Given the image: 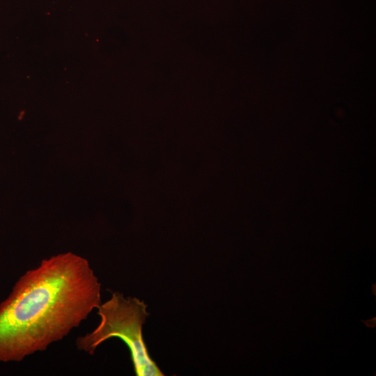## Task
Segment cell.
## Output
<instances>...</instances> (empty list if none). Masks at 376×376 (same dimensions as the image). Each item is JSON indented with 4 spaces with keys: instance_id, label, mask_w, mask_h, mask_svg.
Wrapping results in <instances>:
<instances>
[{
    "instance_id": "6da1fadb",
    "label": "cell",
    "mask_w": 376,
    "mask_h": 376,
    "mask_svg": "<svg viewBox=\"0 0 376 376\" xmlns=\"http://www.w3.org/2000/svg\"><path fill=\"white\" fill-rule=\"evenodd\" d=\"M87 259L71 252L26 271L0 304V361L19 362L68 336L101 304Z\"/></svg>"
},
{
    "instance_id": "7a4b0ae2",
    "label": "cell",
    "mask_w": 376,
    "mask_h": 376,
    "mask_svg": "<svg viewBox=\"0 0 376 376\" xmlns=\"http://www.w3.org/2000/svg\"><path fill=\"white\" fill-rule=\"evenodd\" d=\"M144 301L136 297L125 298L113 292L111 297L98 306L100 322L91 332L79 336L76 346L91 355L104 341L120 338L129 347L137 376H163L164 374L150 358L142 336V326L149 315Z\"/></svg>"
},
{
    "instance_id": "3957f363",
    "label": "cell",
    "mask_w": 376,
    "mask_h": 376,
    "mask_svg": "<svg viewBox=\"0 0 376 376\" xmlns=\"http://www.w3.org/2000/svg\"><path fill=\"white\" fill-rule=\"evenodd\" d=\"M362 322L365 324L366 326L370 328H373L375 327V324H376V318H374L367 321L363 320Z\"/></svg>"
},
{
    "instance_id": "277c9868",
    "label": "cell",
    "mask_w": 376,
    "mask_h": 376,
    "mask_svg": "<svg viewBox=\"0 0 376 376\" xmlns=\"http://www.w3.org/2000/svg\"><path fill=\"white\" fill-rule=\"evenodd\" d=\"M372 288H373V293H374V295H375V285H373L372 286Z\"/></svg>"
}]
</instances>
